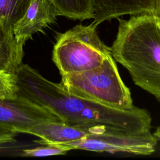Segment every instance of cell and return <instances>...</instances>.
Wrapping results in <instances>:
<instances>
[{"label":"cell","instance_id":"cell-1","mask_svg":"<svg viewBox=\"0 0 160 160\" xmlns=\"http://www.w3.org/2000/svg\"><path fill=\"white\" fill-rule=\"evenodd\" d=\"M17 94L48 109L61 121L89 129H111L128 132L150 131L149 111L134 106L121 110L79 98L59 83L43 77L37 70L21 63L15 72Z\"/></svg>","mask_w":160,"mask_h":160},{"label":"cell","instance_id":"cell-2","mask_svg":"<svg viewBox=\"0 0 160 160\" xmlns=\"http://www.w3.org/2000/svg\"><path fill=\"white\" fill-rule=\"evenodd\" d=\"M116 37L110 47L113 59L133 82L160 101V21L153 13L118 18Z\"/></svg>","mask_w":160,"mask_h":160},{"label":"cell","instance_id":"cell-3","mask_svg":"<svg viewBox=\"0 0 160 160\" xmlns=\"http://www.w3.org/2000/svg\"><path fill=\"white\" fill-rule=\"evenodd\" d=\"M60 84L72 95L112 108H134L129 89L121 79L112 55L98 68L61 75Z\"/></svg>","mask_w":160,"mask_h":160},{"label":"cell","instance_id":"cell-4","mask_svg":"<svg viewBox=\"0 0 160 160\" xmlns=\"http://www.w3.org/2000/svg\"><path fill=\"white\" fill-rule=\"evenodd\" d=\"M93 22L81 24L58 33L52 59L61 75L79 72L99 67L111 56L110 47L100 39Z\"/></svg>","mask_w":160,"mask_h":160},{"label":"cell","instance_id":"cell-5","mask_svg":"<svg viewBox=\"0 0 160 160\" xmlns=\"http://www.w3.org/2000/svg\"><path fill=\"white\" fill-rule=\"evenodd\" d=\"M158 139L150 131L128 132L111 131L91 134L79 140L55 144L69 151L81 149L98 152H126L149 155L155 151Z\"/></svg>","mask_w":160,"mask_h":160},{"label":"cell","instance_id":"cell-6","mask_svg":"<svg viewBox=\"0 0 160 160\" xmlns=\"http://www.w3.org/2000/svg\"><path fill=\"white\" fill-rule=\"evenodd\" d=\"M48 120H60L48 109L27 98H0V124L24 133L31 126Z\"/></svg>","mask_w":160,"mask_h":160},{"label":"cell","instance_id":"cell-7","mask_svg":"<svg viewBox=\"0 0 160 160\" xmlns=\"http://www.w3.org/2000/svg\"><path fill=\"white\" fill-rule=\"evenodd\" d=\"M58 16L57 8L50 0H33L14 27V36L19 47L23 49L34 34L54 23Z\"/></svg>","mask_w":160,"mask_h":160},{"label":"cell","instance_id":"cell-8","mask_svg":"<svg viewBox=\"0 0 160 160\" xmlns=\"http://www.w3.org/2000/svg\"><path fill=\"white\" fill-rule=\"evenodd\" d=\"M112 130L89 129L68 125L60 120H48L28 128L24 133L37 136L35 141L42 145L60 144L84 138L91 134L101 133Z\"/></svg>","mask_w":160,"mask_h":160},{"label":"cell","instance_id":"cell-9","mask_svg":"<svg viewBox=\"0 0 160 160\" xmlns=\"http://www.w3.org/2000/svg\"><path fill=\"white\" fill-rule=\"evenodd\" d=\"M154 4L155 0H93V22L98 26L124 15L153 13Z\"/></svg>","mask_w":160,"mask_h":160},{"label":"cell","instance_id":"cell-10","mask_svg":"<svg viewBox=\"0 0 160 160\" xmlns=\"http://www.w3.org/2000/svg\"><path fill=\"white\" fill-rule=\"evenodd\" d=\"M23 49L0 24V70L15 74L22 63Z\"/></svg>","mask_w":160,"mask_h":160},{"label":"cell","instance_id":"cell-11","mask_svg":"<svg viewBox=\"0 0 160 160\" xmlns=\"http://www.w3.org/2000/svg\"><path fill=\"white\" fill-rule=\"evenodd\" d=\"M33 0H0V24L12 37L16 22L22 18Z\"/></svg>","mask_w":160,"mask_h":160},{"label":"cell","instance_id":"cell-12","mask_svg":"<svg viewBox=\"0 0 160 160\" xmlns=\"http://www.w3.org/2000/svg\"><path fill=\"white\" fill-rule=\"evenodd\" d=\"M59 16L81 21L93 19V0H50Z\"/></svg>","mask_w":160,"mask_h":160},{"label":"cell","instance_id":"cell-13","mask_svg":"<svg viewBox=\"0 0 160 160\" xmlns=\"http://www.w3.org/2000/svg\"><path fill=\"white\" fill-rule=\"evenodd\" d=\"M17 90L15 74L0 70V98H16Z\"/></svg>","mask_w":160,"mask_h":160},{"label":"cell","instance_id":"cell-14","mask_svg":"<svg viewBox=\"0 0 160 160\" xmlns=\"http://www.w3.org/2000/svg\"><path fill=\"white\" fill-rule=\"evenodd\" d=\"M69 150L65 148L55 145L48 144L22 151V155L30 157H42L54 155L66 154Z\"/></svg>","mask_w":160,"mask_h":160},{"label":"cell","instance_id":"cell-15","mask_svg":"<svg viewBox=\"0 0 160 160\" xmlns=\"http://www.w3.org/2000/svg\"><path fill=\"white\" fill-rule=\"evenodd\" d=\"M16 134L14 129L0 124V146L14 142Z\"/></svg>","mask_w":160,"mask_h":160},{"label":"cell","instance_id":"cell-16","mask_svg":"<svg viewBox=\"0 0 160 160\" xmlns=\"http://www.w3.org/2000/svg\"><path fill=\"white\" fill-rule=\"evenodd\" d=\"M153 14L159 19L160 21V0H155L154 10Z\"/></svg>","mask_w":160,"mask_h":160},{"label":"cell","instance_id":"cell-17","mask_svg":"<svg viewBox=\"0 0 160 160\" xmlns=\"http://www.w3.org/2000/svg\"><path fill=\"white\" fill-rule=\"evenodd\" d=\"M153 135L155 136V138L158 140L160 141V126H158L156 131H154V132L153 133Z\"/></svg>","mask_w":160,"mask_h":160}]
</instances>
